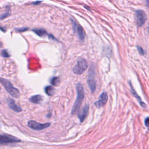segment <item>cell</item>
<instances>
[{"instance_id":"21","label":"cell","mask_w":149,"mask_h":149,"mask_svg":"<svg viewBox=\"0 0 149 149\" xmlns=\"http://www.w3.org/2000/svg\"><path fill=\"white\" fill-rule=\"evenodd\" d=\"M28 30V28L27 27H22V28H19V29H16V30L19 32H23Z\"/></svg>"},{"instance_id":"12","label":"cell","mask_w":149,"mask_h":149,"mask_svg":"<svg viewBox=\"0 0 149 149\" xmlns=\"http://www.w3.org/2000/svg\"><path fill=\"white\" fill-rule=\"evenodd\" d=\"M129 84H130V87H131V91H132V94L137 99V100H138V101H139V104H140V105L142 107H143V108H146V104L143 102V101H141V98H140V97L137 94V93L136 92V91L134 90V88H133V87H132V84H131V83H130V81H129Z\"/></svg>"},{"instance_id":"11","label":"cell","mask_w":149,"mask_h":149,"mask_svg":"<svg viewBox=\"0 0 149 149\" xmlns=\"http://www.w3.org/2000/svg\"><path fill=\"white\" fill-rule=\"evenodd\" d=\"M6 101H7V104H8V107L11 109H12L13 111H14L15 112H17L22 111V108L17 104H16V103L13 99L8 98Z\"/></svg>"},{"instance_id":"24","label":"cell","mask_w":149,"mask_h":149,"mask_svg":"<svg viewBox=\"0 0 149 149\" xmlns=\"http://www.w3.org/2000/svg\"><path fill=\"white\" fill-rule=\"evenodd\" d=\"M148 31H149V26H148Z\"/></svg>"},{"instance_id":"10","label":"cell","mask_w":149,"mask_h":149,"mask_svg":"<svg viewBox=\"0 0 149 149\" xmlns=\"http://www.w3.org/2000/svg\"><path fill=\"white\" fill-rule=\"evenodd\" d=\"M88 110H89L88 105L86 104L81 110H80V111L79 110L78 111L77 116H78V118H79L80 122H83L84 121V120L85 119V118H86V116L88 115Z\"/></svg>"},{"instance_id":"9","label":"cell","mask_w":149,"mask_h":149,"mask_svg":"<svg viewBox=\"0 0 149 149\" xmlns=\"http://www.w3.org/2000/svg\"><path fill=\"white\" fill-rule=\"evenodd\" d=\"M108 100V95L105 92H102L101 95L99 97V99L98 101H95L94 103V105L97 108H100L101 107H103Z\"/></svg>"},{"instance_id":"22","label":"cell","mask_w":149,"mask_h":149,"mask_svg":"<svg viewBox=\"0 0 149 149\" xmlns=\"http://www.w3.org/2000/svg\"><path fill=\"white\" fill-rule=\"evenodd\" d=\"M41 1H36V2H33V3H32V4H33V5H36L39 4V3H41Z\"/></svg>"},{"instance_id":"17","label":"cell","mask_w":149,"mask_h":149,"mask_svg":"<svg viewBox=\"0 0 149 149\" xmlns=\"http://www.w3.org/2000/svg\"><path fill=\"white\" fill-rule=\"evenodd\" d=\"M10 8H8L6 9V12L3 14H1V19H3L5 17H6L7 16H8L9 15H10Z\"/></svg>"},{"instance_id":"4","label":"cell","mask_w":149,"mask_h":149,"mask_svg":"<svg viewBox=\"0 0 149 149\" xmlns=\"http://www.w3.org/2000/svg\"><path fill=\"white\" fill-rule=\"evenodd\" d=\"M88 64L87 61L83 58H80L77 61V63L73 67V72L75 74H81L86 70Z\"/></svg>"},{"instance_id":"8","label":"cell","mask_w":149,"mask_h":149,"mask_svg":"<svg viewBox=\"0 0 149 149\" xmlns=\"http://www.w3.org/2000/svg\"><path fill=\"white\" fill-rule=\"evenodd\" d=\"M72 21L73 22V26L74 28V31H77V33L78 34L79 38L80 41H83L84 40L85 38V33L84 31L83 28L79 24H78L75 20L72 19Z\"/></svg>"},{"instance_id":"19","label":"cell","mask_w":149,"mask_h":149,"mask_svg":"<svg viewBox=\"0 0 149 149\" xmlns=\"http://www.w3.org/2000/svg\"><path fill=\"white\" fill-rule=\"evenodd\" d=\"M137 49L139 52V54L141 55H143L144 54V51L143 50V49L142 48V47H140V46H137Z\"/></svg>"},{"instance_id":"3","label":"cell","mask_w":149,"mask_h":149,"mask_svg":"<svg viewBox=\"0 0 149 149\" xmlns=\"http://www.w3.org/2000/svg\"><path fill=\"white\" fill-rule=\"evenodd\" d=\"M95 67L93 65H91L89 69L87 79L88 86L91 93H94L96 89V81L95 80Z\"/></svg>"},{"instance_id":"18","label":"cell","mask_w":149,"mask_h":149,"mask_svg":"<svg viewBox=\"0 0 149 149\" xmlns=\"http://www.w3.org/2000/svg\"><path fill=\"white\" fill-rule=\"evenodd\" d=\"M1 55L3 57H5V58H8L10 56V55L9 54L6 49H3L1 52Z\"/></svg>"},{"instance_id":"14","label":"cell","mask_w":149,"mask_h":149,"mask_svg":"<svg viewBox=\"0 0 149 149\" xmlns=\"http://www.w3.org/2000/svg\"><path fill=\"white\" fill-rule=\"evenodd\" d=\"M32 31L40 37H42L47 34V31L43 29H33Z\"/></svg>"},{"instance_id":"5","label":"cell","mask_w":149,"mask_h":149,"mask_svg":"<svg viewBox=\"0 0 149 149\" xmlns=\"http://www.w3.org/2000/svg\"><path fill=\"white\" fill-rule=\"evenodd\" d=\"M147 20V16L144 11L137 10L135 12V21L138 27H141Z\"/></svg>"},{"instance_id":"1","label":"cell","mask_w":149,"mask_h":149,"mask_svg":"<svg viewBox=\"0 0 149 149\" xmlns=\"http://www.w3.org/2000/svg\"><path fill=\"white\" fill-rule=\"evenodd\" d=\"M76 88L77 91V97L72 108V115L75 114L76 112H78L84 97V91L83 85L81 83H79L76 84Z\"/></svg>"},{"instance_id":"7","label":"cell","mask_w":149,"mask_h":149,"mask_svg":"<svg viewBox=\"0 0 149 149\" xmlns=\"http://www.w3.org/2000/svg\"><path fill=\"white\" fill-rule=\"evenodd\" d=\"M20 141V140L15 136L8 134H2L0 136V143L1 144L17 143Z\"/></svg>"},{"instance_id":"6","label":"cell","mask_w":149,"mask_h":149,"mask_svg":"<svg viewBox=\"0 0 149 149\" xmlns=\"http://www.w3.org/2000/svg\"><path fill=\"white\" fill-rule=\"evenodd\" d=\"M27 125L30 128L33 130H41L48 127L51 125V123H41L34 120H30L28 122Z\"/></svg>"},{"instance_id":"2","label":"cell","mask_w":149,"mask_h":149,"mask_svg":"<svg viewBox=\"0 0 149 149\" xmlns=\"http://www.w3.org/2000/svg\"><path fill=\"white\" fill-rule=\"evenodd\" d=\"M1 83L3 87L5 88L6 91L13 97L14 98H19L20 97V91L18 89L15 88L12 86L10 81L7 79L1 78L0 79Z\"/></svg>"},{"instance_id":"13","label":"cell","mask_w":149,"mask_h":149,"mask_svg":"<svg viewBox=\"0 0 149 149\" xmlns=\"http://www.w3.org/2000/svg\"><path fill=\"white\" fill-rule=\"evenodd\" d=\"M42 98L40 95H35L29 98V101L34 104H40Z\"/></svg>"},{"instance_id":"23","label":"cell","mask_w":149,"mask_h":149,"mask_svg":"<svg viewBox=\"0 0 149 149\" xmlns=\"http://www.w3.org/2000/svg\"><path fill=\"white\" fill-rule=\"evenodd\" d=\"M146 4H147V6L149 8V0H148V1H146Z\"/></svg>"},{"instance_id":"16","label":"cell","mask_w":149,"mask_h":149,"mask_svg":"<svg viewBox=\"0 0 149 149\" xmlns=\"http://www.w3.org/2000/svg\"><path fill=\"white\" fill-rule=\"evenodd\" d=\"M59 79L57 77H54L53 78L51 79V83L53 85V86H58L59 83Z\"/></svg>"},{"instance_id":"15","label":"cell","mask_w":149,"mask_h":149,"mask_svg":"<svg viewBox=\"0 0 149 149\" xmlns=\"http://www.w3.org/2000/svg\"><path fill=\"white\" fill-rule=\"evenodd\" d=\"M54 91H55V90L54 87L51 86H48L45 88V92L48 95H49V96L52 95L54 93Z\"/></svg>"},{"instance_id":"20","label":"cell","mask_w":149,"mask_h":149,"mask_svg":"<svg viewBox=\"0 0 149 149\" xmlns=\"http://www.w3.org/2000/svg\"><path fill=\"white\" fill-rule=\"evenodd\" d=\"M144 123H145L146 126L149 129V117H147L145 119Z\"/></svg>"}]
</instances>
